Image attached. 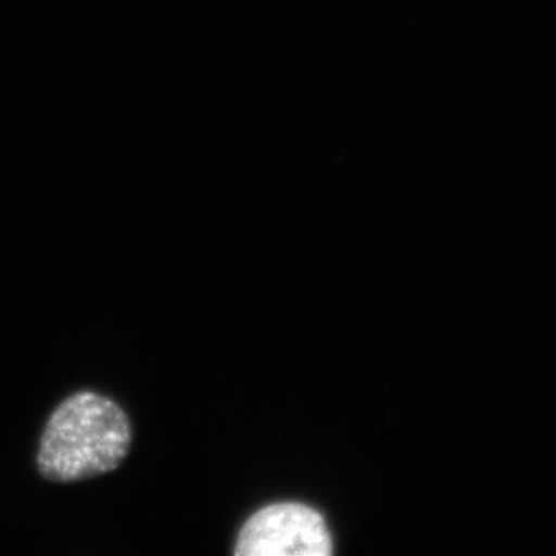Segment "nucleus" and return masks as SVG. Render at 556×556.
Segmentation results:
<instances>
[{
  "instance_id": "nucleus-1",
  "label": "nucleus",
  "mask_w": 556,
  "mask_h": 556,
  "mask_svg": "<svg viewBox=\"0 0 556 556\" xmlns=\"http://www.w3.org/2000/svg\"><path fill=\"white\" fill-rule=\"evenodd\" d=\"M131 442L134 428L119 404L94 391H79L51 413L36 466L47 481H86L116 470L129 455Z\"/></svg>"
},
{
  "instance_id": "nucleus-2",
  "label": "nucleus",
  "mask_w": 556,
  "mask_h": 556,
  "mask_svg": "<svg viewBox=\"0 0 556 556\" xmlns=\"http://www.w3.org/2000/svg\"><path fill=\"white\" fill-rule=\"evenodd\" d=\"M237 555L328 556L332 541L324 518L300 504H277L263 508L241 530Z\"/></svg>"
}]
</instances>
